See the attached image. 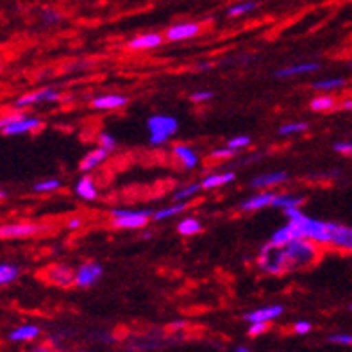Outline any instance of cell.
<instances>
[{"label":"cell","mask_w":352,"mask_h":352,"mask_svg":"<svg viewBox=\"0 0 352 352\" xmlns=\"http://www.w3.org/2000/svg\"><path fill=\"white\" fill-rule=\"evenodd\" d=\"M304 204L302 195H294V193H281L276 195L272 201L274 208H281V210H290V208H300Z\"/></svg>","instance_id":"24"},{"label":"cell","mask_w":352,"mask_h":352,"mask_svg":"<svg viewBox=\"0 0 352 352\" xmlns=\"http://www.w3.org/2000/svg\"><path fill=\"white\" fill-rule=\"evenodd\" d=\"M250 142H252V140H250L249 136H234V138L229 140V142H228V147H231V148H234V151H238V148L249 147Z\"/></svg>","instance_id":"38"},{"label":"cell","mask_w":352,"mask_h":352,"mask_svg":"<svg viewBox=\"0 0 352 352\" xmlns=\"http://www.w3.org/2000/svg\"><path fill=\"white\" fill-rule=\"evenodd\" d=\"M297 238H302L300 236L299 228H297L294 222H288L286 226H283L281 229H277V231L274 232L272 238H270V243H274V245L277 247H283L286 245V243H290V241L297 240Z\"/></svg>","instance_id":"15"},{"label":"cell","mask_w":352,"mask_h":352,"mask_svg":"<svg viewBox=\"0 0 352 352\" xmlns=\"http://www.w3.org/2000/svg\"><path fill=\"white\" fill-rule=\"evenodd\" d=\"M274 197L276 193L274 192H263V193H256V195L249 197L245 201L240 204L241 211H259L267 208V206H272Z\"/></svg>","instance_id":"16"},{"label":"cell","mask_w":352,"mask_h":352,"mask_svg":"<svg viewBox=\"0 0 352 352\" xmlns=\"http://www.w3.org/2000/svg\"><path fill=\"white\" fill-rule=\"evenodd\" d=\"M268 331V324H265V322H252L249 326V335L250 336H259L263 335V333H267Z\"/></svg>","instance_id":"41"},{"label":"cell","mask_w":352,"mask_h":352,"mask_svg":"<svg viewBox=\"0 0 352 352\" xmlns=\"http://www.w3.org/2000/svg\"><path fill=\"white\" fill-rule=\"evenodd\" d=\"M342 107H344V109H352V98H349V100H345L344 104H342Z\"/></svg>","instance_id":"48"},{"label":"cell","mask_w":352,"mask_h":352,"mask_svg":"<svg viewBox=\"0 0 352 352\" xmlns=\"http://www.w3.org/2000/svg\"><path fill=\"white\" fill-rule=\"evenodd\" d=\"M320 70V65L318 63H300V65H294V67H286L281 70L276 72L277 77H295L302 76V74H315V72Z\"/></svg>","instance_id":"21"},{"label":"cell","mask_w":352,"mask_h":352,"mask_svg":"<svg viewBox=\"0 0 352 352\" xmlns=\"http://www.w3.org/2000/svg\"><path fill=\"white\" fill-rule=\"evenodd\" d=\"M40 16H41V22H43L45 25H56V23H59L63 20V14L52 8L43 9Z\"/></svg>","instance_id":"35"},{"label":"cell","mask_w":352,"mask_h":352,"mask_svg":"<svg viewBox=\"0 0 352 352\" xmlns=\"http://www.w3.org/2000/svg\"><path fill=\"white\" fill-rule=\"evenodd\" d=\"M349 309H351V311H352V304H351V306H349Z\"/></svg>","instance_id":"50"},{"label":"cell","mask_w":352,"mask_h":352,"mask_svg":"<svg viewBox=\"0 0 352 352\" xmlns=\"http://www.w3.org/2000/svg\"><path fill=\"white\" fill-rule=\"evenodd\" d=\"M152 217V211L147 210H113L111 211V223L115 228L120 229H142L148 223Z\"/></svg>","instance_id":"4"},{"label":"cell","mask_w":352,"mask_h":352,"mask_svg":"<svg viewBox=\"0 0 352 352\" xmlns=\"http://www.w3.org/2000/svg\"><path fill=\"white\" fill-rule=\"evenodd\" d=\"M285 313V308L281 304H274V306H265V308H258L254 311H249L243 317V320H247L249 324L252 322H265V324H270L272 320L279 318Z\"/></svg>","instance_id":"12"},{"label":"cell","mask_w":352,"mask_h":352,"mask_svg":"<svg viewBox=\"0 0 352 352\" xmlns=\"http://www.w3.org/2000/svg\"><path fill=\"white\" fill-rule=\"evenodd\" d=\"M336 106V98L331 97V95H318V97H315L309 102V107H311L313 111L317 113H324V111H331L333 107Z\"/></svg>","instance_id":"28"},{"label":"cell","mask_w":352,"mask_h":352,"mask_svg":"<svg viewBox=\"0 0 352 352\" xmlns=\"http://www.w3.org/2000/svg\"><path fill=\"white\" fill-rule=\"evenodd\" d=\"M40 327L34 326V324H23V326H18L16 329H13L9 333V342H14V344H23V342H32L40 336Z\"/></svg>","instance_id":"17"},{"label":"cell","mask_w":352,"mask_h":352,"mask_svg":"<svg viewBox=\"0 0 352 352\" xmlns=\"http://www.w3.org/2000/svg\"><path fill=\"white\" fill-rule=\"evenodd\" d=\"M31 352H52V351H50L49 347H45V345H40V347H34V349H32Z\"/></svg>","instance_id":"46"},{"label":"cell","mask_w":352,"mask_h":352,"mask_svg":"<svg viewBox=\"0 0 352 352\" xmlns=\"http://www.w3.org/2000/svg\"><path fill=\"white\" fill-rule=\"evenodd\" d=\"M127 102H129V98L125 97V95H102V97H97L91 100V106L95 107V109H106V111H109V109H120V107L127 106Z\"/></svg>","instance_id":"18"},{"label":"cell","mask_w":352,"mask_h":352,"mask_svg":"<svg viewBox=\"0 0 352 352\" xmlns=\"http://www.w3.org/2000/svg\"><path fill=\"white\" fill-rule=\"evenodd\" d=\"M259 268L265 274L270 276H281L286 272L285 256H283L281 247L274 245V243H267L259 252Z\"/></svg>","instance_id":"5"},{"label":"cell","mask_w":352,"mask_h":352,"mask_svg":"<svg viewBox=\"0 0 352 352\" xmlns=\"http://www.w3.org/2000/svg\"><path fill=\"white\" fill-rule=\"evenodd\" d=\"M201 190H202L201 183L186 184V186L181 188V190H177V192L174 193V201L175 202H186L188 199H192V197L195 195L197 192H201Z\"/></svg>","instance_id":"33"},{"label":"cell","mask_w":352,"mask_h":352,"mask_svg":"<svg viewBox=\"0 0 352 352\" xmlns=\"http://www.w3.org/2000/svg\"><path fill=\"white\" fill-rule=\"evenodd\" d=\"M202 25L199 22H179L166 29L165 38L168 41H184L201 34Z\"/></svg>","instance_id":"10"},{"label":"cell","mask_w":352,"mask_h":352,"mask_svg":"<svg viewBox=\"0 0 352 352\" xmlns=\"http://www.w3.org/2000/svg\"><path fill=\"white\" fill-rule=\"evenodd\" d=\"M165 41L163 34L160 32H147V34L134 36L133 40L127 43V49L129 50H152L161 47Z\"/></svg>","instance_id":"13"},{"label":"cell","mask_w":352,"mask_h":352,"mask_svg":"<svg viewBox=\"0 0 352 352\" xmlns=\"http://www.w3.org/2000/svg\"><path fill=\"white\" fill-rule=\"evenodd\" d=\"M20 276V268L11 263H0V286L11 285Z\"/></svg>","instance_id":"29"},{"label":"cell","mask_w":352,"mask_h":352,"mask_svg":"<svg viewBox=\"0 0 352 352\" xmlns=\"http://www.w3.org/2000/svg\"><path fill=\"white\" fill-rule=\"evenodd\" d=\"M309 125L306 122H292V124H285L279 127V134L288 136V134H300L308 131Z\"/></svg>","instance_id":"34"},{"label":"cell","mask_w":352,"mask_h":352,"mask_svg":"<svg viewBox=\"0 0 352 352\" xmlns=\"http://www.w3.org/2000/svg\"><path fill=\"white\" fill-rule=\"evenodd\" d=\"M22 116H25V115H23V113H13V115L2 116V118H0V131L4 129V127H8L9 124H13V122L20 120Z\"/></svg>","instance_id":"44"},{"label":"cell","mask_w":352,"mask_h":352,"mask_svg":"<svg viewBox=\"0 0 352 352\" xmlns=\"http://www.w3.org/2000/svg\"><path fill=\"white\" fill-rule=\"evenodd\" d=\"M286 172H270V174H263L258 175L250 181V186L256 188V190H263V188H270V186H277V184H281L283 181H286Z\"/></svg>","instance_id":"20"},{"label":"cell","mask_w":352,"mask_h":352,"mask_svg":"<svg viewBox=\"0 0 352 352\" xmlns=\"http://www.w3.org/2000/svg\"><path fill=\"white\" fill-rule=\"evenodd\" d=\"M0 70H2V63H0Z\"/></svg>","instance_id":"51"},{"label":"cell","mask_w":352,"mask_h":352,"mask_svg":"<svg viewBox=\"0 0 352 352\" xmlns=\"http://www.w3.org/2000/svg\"><path fill=\"white\" fill-rule=\"evenodd\" d=\"M234 352H252L249 347H245V345H238L236 349H234Z\"/></svg>","instance_id":"47"},{"label":"cell","mask_w":352,"mask_h":352,"mask_svg":"<svg viewBox=\"0 0 352 352\" xmlns=\"http://www.w3.org/2000/svg\"><path fill=\"white\" fill-rule=\"evenodd\" d=\"M234 152H236V151H234V148H231V147H222V148H214L210 156L213 157V160H228V157L234 156Z\"/></svg>","instance_id":"40"},{"label":"cell","mask_w":352,"mask_h":352,"mask_svg":"<svg viewBox=\"0 0 352 352\" xmlns=\"http://www.w3.org/2000/svg\"><path fill=\"white\" fill-rule=\"evenodd\" d=\"M61 188V181L59 179H45V181H38L32 184V192L36 193H52Z\"/></svg>","instance_id":"32"},{"label":"cell","mask_w":352,"mask_h":352,"mask_svg":"<svg viewBox=\"0 0 352 352\" xmlns=\"http://www.w3.org/2000/svg\"><path fill=\"white\" fill-rule=\"evenodd\" d=\"M285 214L290 219V222H294L299 228L300 236L315 241L318 245H329V222L308 217L299 208L285 210Z\"/></svg>","instance_id":"2"},{"label":"cell","mask_w":352,"mask_h":352,"mask_svg":"<svg viewBox=\"0 0 352 352\" xmlns=\"http://www.w3.org/2000/svg\"><path fill=\"white\" fill-rule=\"evenodd\" d=\"M313 89L318 91H335V89H342L345 86V79L342 77H331V79H320L313 82Z\"/></svg>","instance_id":"30"},{"label":"cell","mask_w":352,"mask_h":352,"mask_svg":"<svg viewBox=\"0 0 352 352\" xmlns=\"http://www.w3.org/2000/svg\"><path fill=\"white\" fill-rule=\"evenodd\" d=\"M59 91L54 88H43V89H38V91H32V94H27L23 97L16 98V102H14V107L16 109H23V107H29V106H34V104H40V102H56L59 100Z\"/></svg>","instance_id":"9"},{"label":"cell","mask_w":352,"mask_h":352,"mask_svg":"<svg viewBox=\"0 0 352 352\" xmlns=\"http://www.w3.org/2000/svg\"><path fill=\"white\" fill-rule=\"evenodd\" d=\"M76 193L80 199H85V201H95L98 195V190L95 186L94 179L89 177V175H82L76 184Z\"/></svg>","instance_id":"22"},{"label":"cell","mask_w":352,"mask_h":352,"mask_svg":"<svg viewBox=\"0 0 352 352\" xmlns=\"http://www.w3.org/2000/svg\"><path fill=\"white\" fill-rule=\"evenodd\" d=\"M107 154H109V152H107L106 148H102V147L89 151L88 154L82 157V161H80V165H79L80 172H85V174H86V172H91V170H95L97 166H100L104 161H106Z\"/></svg>","instance_id":"19"},{"label":"cell","mask_w":352,"mask_h":352,"mask_svg":"<svg viewBox=\"0 0 352 352\" xmlns=\"http://www.w3.org/2000/svg\"><path fill=\"white\" fill-rule=\"evenodd\" d=\"M329 344L342 345V347H352V333H335L327 338Z\"/></svg>","instance_id":"36"},{"label":"cell","mask_w":352,"mask_h":352,"mask_svg":"<svg viewBox=\"0 0 352 352\" xmlns=\"http://www.w3.org/2000/svg\"><path fill=\"white\" fill-rule=\"evenodd\" d=\"M311 329H313V324H311V322H308V320H299V322H295V324H294L295 335H300V336L309 335V333H311Z\"/></svg>","instance_id":"39"},{"label":"cell","mask_w":352,"mask_h":352,"mask_svg":"<svg viewBox=\"0 0 352 352\" xmlns=\"http://www.w3.org/2000/svg\"><path fill=\"white\" fill-rule=\"evenodd\" d=\"M211 98H213V91H210V89H201V91L192 94L193 102H206V100H211Z\"/></svg>","instance_id":"43"},{"label":"cell","mask_w":352,"mask_h":352,"mask_svg":"<svg viewBox=\"0 0 352 352\" xmlns=\"http://www.w3.org/2000/svg\"><path fill=\"white\" fill-rule=\"evenodd\" d=\"M177 231L183 234V236H193V234H199L202 231L201 220L195 219V217H188V219L181 220L177 223Z\"/></svg>","instance_id":"27"},{"label":"cell","mask_w":352,"mask_h":352,"mask_svg":"<svg viewBox=\"0 0 352 352\" xmlns=\"http://www.w3.org/2000/svg\"><path fill=\"white\" fill-rule=\"evenodd\" d=\"M234 172H223V174H213V175H208L206 179L201 181V186L202 190H214V188L219 186H226V184L232 183L234 181Z\"/></svg>","instance_id":"23"},{"label":"cell","mask_w":352,"mask_h":352,"mask_svg":"<svg viewBox=\"0 0 352 352\" xmlns=\"http://www.w3.org/2000/svg\"><path fill=\"white\" fill-rule=\"evenodd\" d=\"M43 127V120L41 118H36V116H22L20 120L13 122V124H9L8 127L0 131L6 136H18V134H27L32 133V131L40 129Z\"/></svg>","instance_id":"11"},{"label":"cell","mask_w":352,"mask_h":352,"mask_svg":"<svg viewBox=\"0 0 352 352\" xmlns=\"http://www.w3.org/2000/svg\"><path fill=\"white\" fill-rule=\"evenodd\" d=\"M283 256H285L286 272L290 270H299V268H306L313 265L320 256V249L318 243L306 238H297V240L286 243L281 247Z\"/></svg>","instance_id":"1"},{"label":"cell","mask_w":352,"mask_h":352,"mask_svg":"<svg viewBox=\"0 0 352 352\" xmlns=\"http://www.w3.org/2000/svg\"><path fill=\"white\" fill-rule=\"evenodd\" d=\"M6 197H8V193H6L4 190H0V201H2V199H6Z\"/></svg>","instance_id":"49"},{"label":"cell","mask_w":352,"mask_h":352,"mask_svg":"<svg viewBox=\"0 0 352 352\" xmlns=\"http://www.w3.org/2000/svg\"><path fill=\"white\" fill-rule=\"evenodd\" d=\"M104 274L102 265L94 263V261H88V263H82L76 272V285L80 288H89V286L97 285L100 281V277Z\"/></svg>","instance_id":"8"},{"label":"cell","mask_w":352,"mask_h":352,"mask_svg":"<svg viewBox=\"0 0 352 352\" xmlns=\"http://www.w3.org/2000/svg\"><path fill=\"white\" fill-rule=\"evenodd\" d=\"M147 129L151 133V145H163L177 133L179 122L175 116L154 115L147 120Z\"/></svg>","instance_id":"3"},{"label":"cell","mask_w":352,"mask_h":352,"mask_svg":"<svg viewBox=\"0 0 352 352\" xmlns=\"http://www.w3.org/2000/svg\"><path fill=\"white\" fill-rule=\"evenodd\" d=\"M333 148L342 156H352V142H336Z\"/></svg>","instance_id":"42"},{"label":"cell","mask_w":352,"mask_h":352,"mask_svg":"<svg viewBox=\"0 0 352 352\" xmlns=\"http://www.w3.org/2000/svg\"><path fill=\"white\" fill-rule=\"evenodd\" d=\"M329 245L335 249L352 252V228L344 223L329 222Z\"/></svg>","instance_id":"7"},{"label":"cell","mask_w":352,"mask_h":352,"mask_svg":"<svg viewBox=\"0 0 352 352\" xmlns=\"http://www.w3.org/2000/svg\"><path fill=\"white\" fill-rule=\"evenodd\" d=\"M47 279H49L50 283H54V285L68 288V286L76 283V272H72L68 267L56 265V267H50L49 270H47Z\"/></svg>","instance_id":"14"},{"label":"cell","mask_w":352,"mask_h":352,"mask_svg":"<svg viewBox=\"0 0 352 352\" xmlns=\"http://www.w3.org/2000/svg\"><path fill=\"white\" fill-rule=\"evenodd\" d=\"M98 142H100V147L106 148L107 152H111L116 148L115 136H111L109 133H100V136H98Z\"/></svg>","instance_id":"37"},{"label":"cell","mask_w":352,"mask_h":352,"mask_svg":"<svg viewBox=\"0 0 352 352\" xmlns=\"http://www.w3.org/2000/svg\"><path fill=\"white\" fill-rule=\"evenodd\" d=\"M80 223H82V222H80L79 219H72L70 223H68V228H70V229H77V228H80Z\"/></svg>","instance_id":"45"},{"label":"cell","mask_w":352,"mask_h":352,"mask_svg":"<svg viewBox=\"0 0 352 352\" xmlns=\"http://www.w3.org/2000/svg\"><path fill=\"white\" fill-rule=\"evenodd\" d=\"M45 226L32 222H14L0 226V238L11 240V238H29L36 236L45 231Z\"/></svg>","instance_id":"6"},{"label":"cell","mask_w":352,"mask_h":352,"mask_svg":"<svg viewBox=\"0 0 352 352\" xmlns=\"http://www.w3.org/2000/svg\"><path fill=\"white\" fill-rule=\"evenodd\" d=\"M186 208H188L186 202H177V204H172V206H168V208H163V210L156 211V213H152V219L154 220L172 219V217H175V214L183 213Z\"/></svg>","instance_id":"31"},{"label":"cell","mask_w":352,"mask_h":352,"mask_svg":"<svg viewBox=\"0 0 352 352\" xmlns=\"http://www.w3.org/2000/svg\"><path fill=\"white\" fill-rule=\"evenodd\" d=\"M258 2L256 0H241V2H236V4H232L231 8L228 9V16L229 18H236V16H243V14H249L252 11L258 9Z\"/></svg>","instance_id":"26"},{"label":"cell","mask_w":352,"mask_h":352,"mask_svg":"<svg viewBox=\"0 0 352 352\" xmlns=\"http://www.w3.org/2000/svg\"><path fill=\"white\" fill-rule=\"evenodd\" d=\"M174 154L181 160L184 168L192 170L199 165V156H197L195 151H192V147H188V145H177V147H174Z\"/></svg>","instance_id":"25"}]
</instances>
